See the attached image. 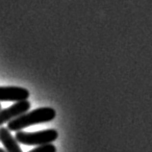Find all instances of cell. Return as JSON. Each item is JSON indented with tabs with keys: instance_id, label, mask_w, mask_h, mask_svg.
Returning <instances> with one entry per match:
<instances>
[{
	"instance_id": "2",
	"label": "cell",
	"mask_w": 152,
	"mask_h": 152,
	"mask_svg": "<svg viewBox=\"0 0 152 152\" xmlns=\"http://www.w3.org/2000/svg\"><path fill=\"white\" fill-rule=\"evenodd\" d=\"M58 132L55 129H46L39 132L18 131L15 133V140L25 145H43L52 143L58 138Z\"/></svg>"
},
{
	"instance_id": "6",
	"label": "cell",
	"mask_w": 152,
	"mask_h": 152,
	"mask_svg": "<svg viewBox=\"0 0 152 152\" xmlns=\"http://www.w3.org/2000/svg\"><path fill=\"white\" fill-rule=\"evenodd\" d=\"M28 152H57V148L52 143H47V145H39Z\"/></svg>"
},
{
	"instance_id": "1",
	"label": "cell",
	"mask_w": 152,
	"mask_h": 152,
	"mask_svg": "<svg viewBox=\"0 0 152 152\" xmlns=\"http://www.w3.org/2000/svg\"><path fill=\"white\" fill-rule=\"evenodd\" d=\"M56 117V111L50 107H42L35 109L31 112L19 115L18 118L13 119L8 122V129L10 131H21L24 128L39 124V123H45L53 121Z\"/></svg>"
},
{
	"instance_id": "7",
	"label": "cell",
	"mask_w": 152,
	"mask_h": 152,
	"mask_svg": "<svg viewBox=\"0 0 152 152\" xmlns=\"http://www.w3.org/2000/svg\"><path fill=\"white\" fill-rule=\"evenodd\" d=\"M0 152H7L5 149H3V148H1V147H0Z\"/></svg>"
},
{
	"instance_id": "8",
	"label": "cell",
	"mask_w": 152,
	"mask_h": 152,
	"mask_svg": "<svg viewBox=\"0 0 152 152\" xmlns=\"http://www.w3.org/2000/svg\"><path fill=\"white\" fill-rule=\"evenodd\" d=\"M0 111H1V105H0Z\"/></svg>"
},
{
	"instance_id": "4",
	"label": "cell",
	"mask_w": 152,
	"mask_h": 152,
	"mask_svg": "<svg viewBox=\"0 0 152 152\" xmlns=\"http://www.w3.org/2000/svg\"><path fill=\"white\" fill-rule=\"evenodd\" d=\"M30 96L29 91L20 87H0V101H23Z\"/></svg>"
},
{
	"instance_id": "5",
	"label": "cell",
	"mask_w": 152,
	"mask_h": 152,
	"mask_svg": "<svg viewBox=\"0 0 152 152\" xmlns=\"http://www.w3.org/2000/svg\"><path fill=\"white\" fill-rule=\"evenodd\" d=\"M0 142L7 152H22L20 146L18 145V142L7 127H0Z\"/></svg>"
},
{
	"instance_id": "3",
	"label": "cell",
	"mask_w": 152,
	"mask_h": 152,
	"mask_svg": "<svg viewBox=\"0 0 152 152\" xmlns=\"http://www.w3.org/2000/svg\"><path fill=\"white\" fill-rule=\"evenodd\" d=\"M31 108V103L28 100L15 102L9 108L0 111V126L13 119L18 118L19 115L27 113Z\"/></svg>"
}]
</instances>
